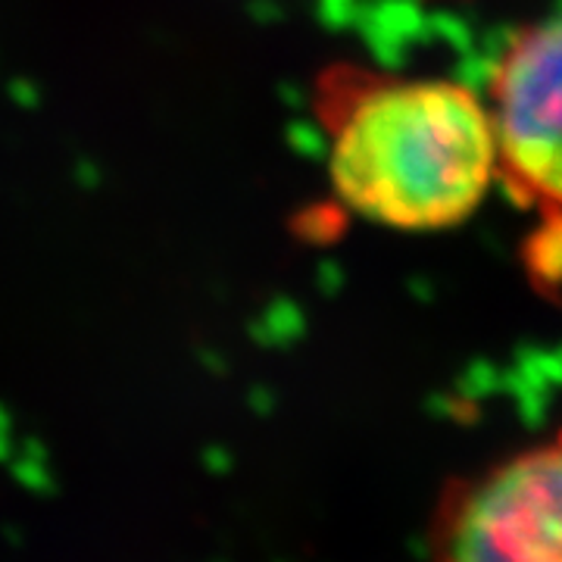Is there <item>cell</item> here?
Listing matches in <instances>:
<instances>
[{"mask_svg": "<svg viewBox=\"0 0 562 562\" xmlns=\"http://www.w3.org/2000/svg\"><path fill=\"white\" fill-rule=\"evenodd\" d=\"M313 110L331 188L360 220L441 232L469 220L501 179L487 101L460 81L331 66Z\"/></svg>", "mask_w": 562, "mask_h": 562, "instance_id": "obj_1", "label": "cell"}, {"mask_svg": "<svg viewBox=\"0 0 562 562\" xmlns=\"http://www.w3.org/2000/svg\"><path fill=\"white\" fill-rule=\"evenodd\" d=\"M428 562H562V435L453 484L431 522Z\"/></svg>", "mask_w": 562, "mask_h": 562, "instance_id": "obj_2", "label": "cell"}, {"mask_svg": "<svg viewBox=\"0 0 562 562\" xmlns=\"http://www.w3.org/2000/svg\"><path fill=\"white\" fill-rule=\"evenodd\" d=\"M487 110L501 179L522 203L562 220V13L506 44Z\"/></svg>", "mask_w": 562, "mask_h": 562, "instance_id": "obj_3", "label": "cell"}]
</instances>
